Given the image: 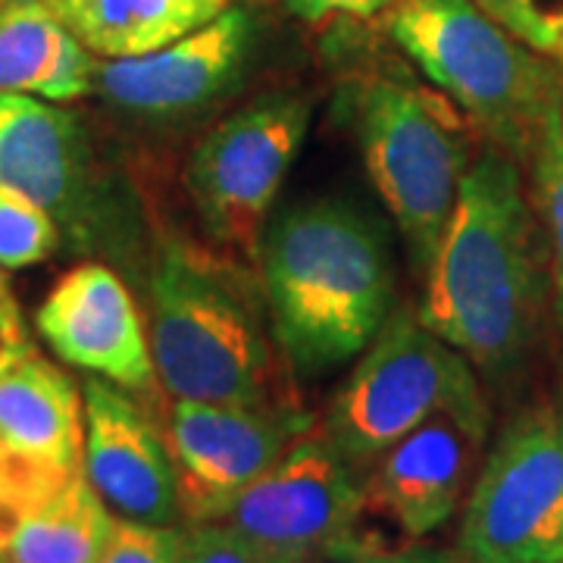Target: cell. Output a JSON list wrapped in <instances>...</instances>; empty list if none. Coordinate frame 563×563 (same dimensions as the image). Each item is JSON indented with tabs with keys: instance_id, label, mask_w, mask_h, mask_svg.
I'll return each mask as SVG.
<instances>
[{
	"instance_id": "14",
	"label": "cell",
	"mask_w": 563,
	"mask_h": 563,
	"mask_svg": "<svg viewBox=\"0 0 563 563\" xmlns=\"http://www.w3.org/2000/svg\"><path fill=\"white\" fill-rule=\"evenodd\" d=\"M488 413H439L373 461L366 507L410 539L444 526L473 488Z\"/></svg>"
},
{
	"instance_id": "5",
	"label": "cell",
	"mask_w": 563,
	"mask_h": 563,
	"mask_svg": "<svg viewBox=\"0 0 563 563\" xmlns=\"http://www.w3.org/2000/svg\"><path fill=\"white\" fill-rule=\"evenodd\" d=\"M439 413H488L473 363L420 317L391 313L335 391L322 435L361 470Z\"/></svg>"
},
{
	"instance_id": "24",
	"label": "cell",
	"mask_w": 563,
	"mask_h": 563,
	"mask_svg": "<svg viewBox=\"0 0 563 563\" xmlns=\"http://www.w3.org/2000/svg\"><path fill=\"white\" fill-rule=\"evenodd\" d=\"M181 563H276L225 523H188L181 529Z\"/></svg>"
},
{
	"instance_id": "4",
	"label": "cell",
	"mask_w": 563,
	"mask_h": 563,
	"mask_svg": "<svg viewBox=\"0 0 563 563\" xmlns=\"http://www.w3.org/2000/svg\"><path fill=\"white\" fill-rule=\"evenodd\" d=\"M385 32L426 79L514 157H532L563 95L558 66L476 0H395Z\"/></svg>"
},
{
	"instance_id": "31",
	"label": "cell",
	"mask_w": 563,
	"mask_h": 563,
	"mask_svg": "<svg viewBox=\"0 0 563 563\" xmlns=\"http://www.w3.org/2000/svg\"><path fill=\"white\" fill-rule=\"evenodd\" d=\"M0 563H10V561H7V558H0Z\"/></svg>"
},
{
	"instance_id": "10",
	"label": "cell",
	"mask_w": 563,
	"mask_h": 563,
	"mask_svg": "<svg viewBox=\"0 0 563 563\" xmlns=\"http://www.w3.org/2000/svg\"><path fill=\"white\" fill-rule=\"evenodd\" d=\"M313 429L298 401H176L161 426L176 473L181 520L220 523L239 495L261 479L303 432Z\"/></svg>"
},
{
	"instance_id": "16",
	"label": "cell",
	"mask_w": 563,
	"mask_h": 563,
	"mask_svg": "<svg viewBox=\"0 0 563 563\" xmlns=\"http://www.w3.org/2000/svg\"><path fill=\"white\" fill-rule=\"evenodd\" d=\"M0 451L54 473L85 457V401L76 379L22 335L0 361Z\"/></svg>"
},
{
	"instance_id": "32",
	"label": "cell",
	"mask_w": 563,
	"mask_h": 563,
	"mask_svg": "<svg viewBox=\"0 0 563 563\" xmlns=\"http://www.w3.org/2000/svg\"><path fill=\"white\" fill-rule=\"evenodd\" d=\"M3 3H7V0H0V10H3Z\"/></svg>"
},
{
	"instance_id": "1",
	"label": "cell",
	"mask_w": 563,
	"mask_h": 563,
	"mask_svg": "<svg viewBox=\"0 0 563 563\" xmlns=\"http://www.w3.org/2000/svg\"><path fill=\"white\" fill-rule=\"evenodd\" d=\"M422 279L420 322L470 363L501 369L532 339L548 288L539 217L520 163L498 144L463 169L454 213Z\"/></svg>"
},
{
	"instance_id": "7",
	"label": "cell",
	"mask_w": 563,
	"mask_h": 563,
	"mask_svg": "<svg viewBox=\"0 0 563 563\" xmlns=\"http://www.w3.org/2000/svg\"><path fill=\"white\" fill-rule=\"evenodd\" d=\"M310 125V103L269 95L210 129L185 166V188L213 242L257 257L266 217Z\"/></svg>"
},
{
	"instance_id": "26",
	"label": "cell",
	"mask_w": 563,
	"mask_h": 563,
	"mask_svg": "<svg viewBox=\"0 0 563 563\" xmlns=\"http://www.w3.org/2000/svg\"><path fill=\"white\" fill-rule=\"evenodd\" d=\"M395 0H288V10L307 22H325L332 16L369 20L388 10Z\"/></svg>"
},
{
	"instance_id": "29",
	"label": "cell",
	"mask_w": 563,
	"mask_h": 563,
	"mask_svg": "<svg viewBox=\"0 0 563 563\" xmlns=\"http://www.w3.org/2000/svg\"><path fill=\"white\" fill-rule=\"evenodd\" d=\"M0 301L16 303L13 301V295H10V282H7V269H3V266H0Z\"/></svg>"
},
{
	"instance_id": "21",
	"label": "cell",
	"mask_w": 563,
	"mask_h": 563,
	"mask_svg": "<svg viewBox=\"0 0 563 563\" xmlns=\"http://www.w3.org/2000/svg\"><path fill=\"white\" fill-rule=\"evenodd\" d=\"M60 242V225L41 203L10 185H0V266L7 273L44 263Z\"/></svg>"
},
{
	"instance_id": "18",
	"label": "cell",
	"mask_w": 563,
	"mask_h": 563,
	"mask_svg": "<svg viewBox=\"0 0 563 563\" xmlns=\"http://www.w3.org/2000/svg\"><path fill=\"white\" fill-rule=\"evenodd\" d=\"M98 57L44 0H7L0 10V91L51 103L79 101L95 88Z\"/></svg>"
},
{
	"instance_id": "12",
	"label": "cell",
	"mask_w": 563,
	"mask_h": 563,
	"mask_svg": "<svg viewBox=\"0 0 563 563\" xmlns=\"http://www.w3.org/2000/svg\"><path fill=\"white\" fill-rule=\"evenodd\" d=\"M38 335L69 366L147 395L157 385L151 342L129 285L103 263L69 269L41 301Z\"/></svg>"
},
{
	"instance_id": "28",
	"label": "cell",
	"mask_w": 563,
	"mask_h": 563,
	"mask_svg": "<svg viewBox=\"0 0 563 563\" xmlns=\"http://www.w3.org/2000/svg\"><path fill=\"white\" fill-rule=\"evenodd\" d=\"M22 335H25V329H22L16 303L0 301V361H3V354H7L13 344L20 342Z\"/></svg>"
},
{
	"instance_id": "2",
	"label": "cell",
	"mask_w": 563,
	"mask_h": 563,
	"mask_svg": "<svg viewBox=\"0 0 563 563\" xmlns=\"http://www.w3.org/2000/svg\"><path fill=\"white\" fill-rule=\"evenodd\" d=\"M257 261L273 339L301 373H329L363 354L391 317L385 232L351 203L285 210L263 229Z\"/></svg>"
},
{
	"instance_id": "22",
	"label": "cell",
	"mask_w": 563,
	"mask_h": 563,
	"mask_svg": "<svg viewBox=\"0 0 563 563\" xmlns=\"http://www.w3.org/2000/svg\"><path fill=\"white\" fill-rule=\"evenodd\" d=\"M495 22L542 54H558L563 41V0H476Z\"/></svg>"
},
{
	"instance_id": "6",
	"label": "cell",
	"mask_w": 563,
	"mask_h": 563,
	"mask_svg": "<svg viewBox=\"0 0 563 563\" xmlns=\"http://www.w3.org/2000/svg\"><path fill=\"white\" fill-rule=\"evenodd\" d=\"M357 139L376 195L426 276L461 191L466 151L439 98L373 79L357 101Z\"/></svg>"
},
{
	"instance_id": "8",
	"label": "cell",
	"mask_w": 563,
	"mask_h": 563,
	"mask_svg": "<svg viewBox=\"0 0 563 563\" xmlns=\"http://www.w3.org/2000/svg\"><path fill=\"white\" fill-rule=\"evenodd\" d=\"M463 563H563V410L507 426L466 495Z\"/></svg>"
},
{
	"instance_id": "3",
	"label": "cell",
	"mask_w": 563,
	"mask_h": 563,
	"mask_svg": "<svg viewBox=\"0 0 563 563\" xmlns=\"http://www.w3.org/2000/svg\"><path fill=\"white\" fill-rule=\"evenodd\" d=\"M147 342L157 385L176 401L282 404L269 313L239 266L166 242L147 282Z\"/></svg>"
},
{
	"instance_id": "23",
	"label": "cell",
	"mask_w": 563,
	"mask_h": 563,
	"mask_svg": "<svg viewBox=\"0 0 563 563\" xmlns=\"http://www.w3.org/2000/svg\"><path fill=\"white\" fill-rule=\"evenodd\" d=\"M101 563H181V529L117 517Z\"/></svg>"
},
{
	"instance_id": "27",
	"label": "cell",
	"mask_w": 563,
	"mask_h": 563,
	"mask_svg": "<svg viewBox=\"0 0 563 563\" xmlns=\"http://www.w3.org/2000/svg\"><path fill=\"white\" fill-rule=\"evenodd\" d=\"M342 563H444L435 554H422V551H383L373 544L361 542L354 551H347Z\"/></svg>"
},
{
	"instance_id": "9",
	"label": "cell",
	"mask_w": 563,
	"mask_h": 563,
	"mask_svg": "<svg viewBox=\"0 0 563 563\" xmlns=\"http://www.w3.org/2000/svg\"><path fill=\"white\" fill-rule=\"evenodd\" d=\"M363 510L366 485L357 466L310 429L239 495L220 523L276 563H320L342 561L361 544Z\"/></svg>"
},
{
	"instance_id": "11",
	"label": "cell",
	"mask_w": 563,
	"mask_h": 563,
	"mask_svg": "<svg viewBox=\"0 0 563 563\" xmlns=\"http://www.w3.org/2000/svg\"><path fill=\"white\" fill-rule=\"evenodd\" d=\"M0 185L41 203L79 247L110 242L103 181L81 122L35 95L0 91Z\"/></svg>"
},
{
	"instance_id": "15",
	"label": "cell",
	"mask_w": 563,
	"mask_h": 563,
	"mask_svg": "<svg viewBox=\"0 0 563 563\" xmlns=\"http://www.w3.org/2000/svg\"><path fill=\"white\" fill-rule=\"evenodd\" d=\"M254 20L244 7H229L198 32L161 51L98 60L95 88L103 101L141 117H176L213 101L242 69Z\"/></svg>"
},
{
	"instance_id": "13",
	"label": "cell",
	"mask_w": 563,
	"mask_h": 563,
	"mask_svg": "<svg viewBox=\"0 0 563 563\" xmlns=\"http://www.w3.org/2000/svg\"><path fill=\"white\" fill-rule=\"evenodd\" d=\"M85 401V476L103 504L139 523L176 526L181 520L173 461L151 420L125 388L107 379L81 383Z\"/></svg>"
},
{
	"instance_id": "19",
	"label": "cell",
	"mask_w": 563,
	"mask_h": 563,
	"mask_svg": "<svg viewBox=\"0 0 563 563\" xmlns=\"http://www.w3.org/2000/svg\"><path fill=\"white\" fill-rule=\"evenodd\" d=\"M101 60L139 57L198 32L239 0H44Z\"/></svg>"
},
{
	"instance_id": "20",
	"label": "cell",
	"mask_w": 563,
	"mask_h": 563,
	"mask_svg": "<svg viewBox=\"0 0 563 563\" xmlns=\"http://www.w3.org/2000/svg\"><path fill=\"white\" fill-rule=\"evenodd\" d=\"M532 203L544 225L554 303L563 322V95L548 110L542 135L532 147Z\"/></svg>"
},
{
	"instance_id": "33",
	"label": "cell",
	"mask_w": 563,
	"mask_h": 563,
	"mask_svg": "<svg viewBox=\"0 0 563 563\" xmlns=\"http://www.w3.org/2000/svg\"><path fill=\"white\" fill-rule=\"evenodd\" d=\"M0 558H7V554H0Z\"/></svg>"
},
{
	"instance_id": "25",
	"label": "cell",
	"mask_w": 563,
	"mask_h": 563,
	"mask_svg": "<svg viewBox=\"0 0 563 563\" xmlns=\"http://www.w3.org/2000/svg\"><path fill=\"white\" fill-rule=\"evenodd\" d=\"M41 473H44V466L25 463L20 457H10L7 451H0V554H3L13 517H16V507Z\"/></svg>"
},
{
	"instance_id": "30",
	"label": "cell",
	"mask_w": 563,
	"mask_h": 563,
	"mask_svg": "<svg viewBox=\"0 0 563 563\" xmlns=\"http://www.w3.org/2000/svg\"><path fill=\"white\" fill-rule=\"evenodd\" d=\"M558 54H561V63H563V41H561V51H558Z\"/></svg>"
},
{
	"instance_id": "17",
	"label": "cell",
	"mask_w": 563,
	"mask_h": 563,
	"mask_svg": "<svg viewBox=\"0 0 563 563\" xmlns=\"http://www.w3.org/2000/svg\"><path fill=\"white\" fill-rule=\"evenodd\" d=\"M113 520L85 466L47 470L20 501L3 554L10 563H101Z\"/></svg>"
}]
</instances>
